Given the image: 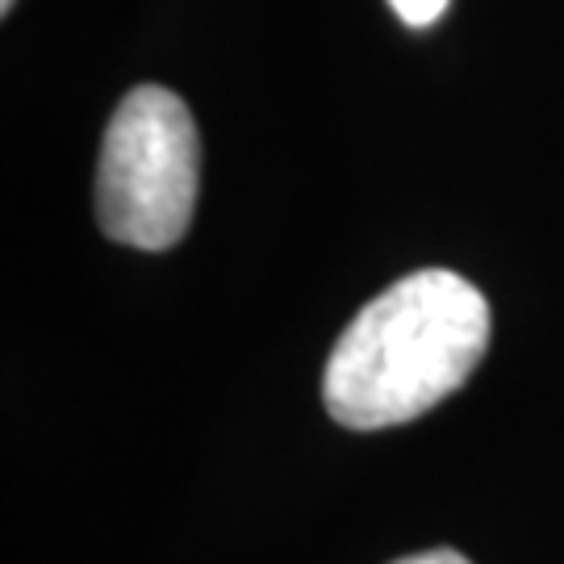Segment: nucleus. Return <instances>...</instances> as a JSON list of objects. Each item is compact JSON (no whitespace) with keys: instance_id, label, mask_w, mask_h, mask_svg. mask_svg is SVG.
Returning a JSON list of instances; mask_svg holds the SVG:
<instances>
[{"instance_id":"obj_2","label":"nucleus","mask_w":564,"mask_h":564,"mask_svg":"<svg viewBox=\"0 0 564 564\" xmlns=\"http://www.w3.org/2000/svg\"><path fill=\"white\" fill-rule=\"evenodd\" d=\"M202 188V139L188 105L139 84L113 109L97 160V223L113 242L167 251L188 235Z\"/></svg>"},{"instance_id":"obj_4","label":"nucleus","mask_w":564,"mask_h":564,"mask_svg":"<svg viewBox=\"0 0 564 564\" xmlns=\"http://www.w3.org/2000/svg\"><path fill=\"white\" fill-rule=\"evenodd\" d=\"M393 564H473V561H464L460 552H452V547H431V552H414V556H402V561Z\"/></svg>"},{"instance_id":"obj_3","label":"nucleus","mask_w":564,"mask_h":564,"mask_svg":"<svg viewBox=\"0 0 564 564\" xmlns=\"http://www.w3.org/2000/svg\"><path fill=\"white\" fill-rule=\"evenodd\" d=\"M393 4V13L405 21V25H414V30H423V25H435V21L444 18L447 0H389Z\"/></svg>"},{"instance_id":"obj_5","label":"nucleus","mask_w":564,"mask_h":564,"mask_svg":"<svg viewBox=\"0 0 564 564\" xmlns=\"http://www.w3.org/2000/svg\"><path fill=\"white\" fill-rule=\"evenodd\" d=\"M13 4H18V0H0V9H4V13H9V9H13Z\"/></svg>"},{"instance_id":"obj_1","label":"nucleus","mask_w":564,"mask_h":564,"mask_svg":"<svg viewBox=\"0 0 564 564\" xmlns=\"http://www.w3.org/2000/svg\"><path fill=\"white\" fill-rule=\"evenodd\" d=\"M489 302L456 272L423 268L364 305L323 372L330 419L384 431L452 398L489 351Z\"/></svg>"}]
</instances>
